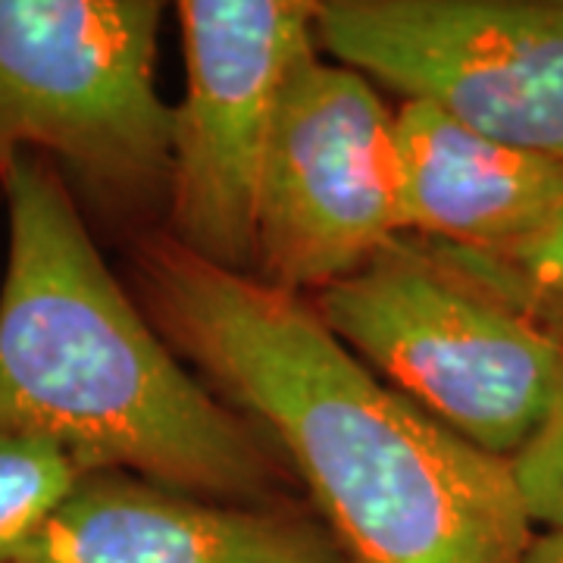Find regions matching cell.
Masks as SVG:
<instances>
[{
    "instance_id": "obj_3",
    "label": "cell",
    "mask_w": 563,
    "mask_h": 563,
    "mask_svg": "<svg viewBox=\"0 0 563 563\" xmlns=\"http://www.w3.org/2000/svg\"><path fill=\"white\" fill-rule=\"evenodd\" d=\"M161 20L151 0H0V185L22 157H41L107 222L166 201Z\"/></svg>"
},
{
    "instance_id": "obj_12",
    "label": "cell",
    "mask_w": 563,
    "mask_h": 563,
    "mask_svg": "<svg viewBox=\"0 0 563 563\" xmlns=\"http://www.w3.org/2000/svg\"><path fill=\"white\" fill-rule=\"evenodd\" d=\"M514 473L532 523L563 532V391L539 435L514 457Z\"/></svg>"
},
{
    "instance_id": "obj_1",
    "label": "cell",
    "mask_w": 563,
    "mask_h": 563,
    "mask_svg": "<svg viewBox=\"0 0 563 563\" xmlns=\"http://www.w3.org/2000/svg\"><path fill=\"white\" fill-rule=\"evenodd\" d=\"M129 269L154 329L273 432L354 563H529L514 461L379 383L301 295L161 232L132 242Z\"/></svg>"
},
{
    "instance_id": "obj_7",
    "label": "cell",
    "mask_w": 563,
    "mask_h": 563,
    "mask_svg": "<svg viewBox=\"0 0 563 563\" xmlns=\"http://www.w3.org/2000/svg\"><path fill=\"white\" fill-rule=\"evenodd\" d=\"M398 235V113L366 76L317 51L282 95L263 169L254 276L288 295H320Z\"/></svg>"
},
{
    "instance_id": "obj_8",
    "label": "cell",
    "mask_w": 563,
    "mask_h": 563,
    "mask_svg": "<svg viewBox=\"0 0 563 563\" xmlns=\"http://www.w3.org/2000/svg\"><path fill=\"white\" fill-rule=\"evenodd\" d=\"M16 563H354L295 504H229L120 470L85 473Z\"/></svg>"
},
{
    "instance_id": "obj_10",
    "label": "cell",
    "mask_w": 563,
    "mask_h": 563,
    "mask_svg": "<svg viewBox=\"0 0 563 563\" xmlns=\"http://www.w3.org/2000/svg\"><path fill=\"white\" fill-rule=\"evenodd\" d=\"M422 244L454 276L563 344V207L514 242L492 247Z\"/></svg>"
},
{
    "instance_id": "obj_2",
    "label": "cell",
    "mask_w": 563,
    "mask_h": 563,
    "mask_svg": "<svg viewBox=\"0 0 563 563\" xmlns=\"http://www.w3.org/2000/svg\"><path fill=\"white\" fill-rule=\"evenodd\" d=\"M0 198V432L57 444L85 473L120 470L210 501H285L279 457L169 354L57 166L22 157Z\"/></svg>"
},
{
    "instance_id": "obj_13",
    "label": "cell",
    "mask_w": 563,
    "mask_h": 563,
    "mask_svg": "<svg viewBox=\"0 0 563 563\" xmlns=\"http://www.w3.org/2000/svg\"><path fill=\"white\" fill-rule=\"evenodd\" d=\"M529 563H563V532H544L529 551Z\"/></svg>"
},
{
    "instance_id": "obj_4",
    "label": "cell",
    "mask_w": 563,
    "mask_h": 563,
    "mask_svg": "<svg viewBox=\"0 0 563 563\" xmlns=\"http://www.w3.org/2000/svg\"><path fill=\"white\" fill-rule=\"evenodd\" d=\"M313 310L451 432L514 461L563 391V344L398 235Z\"/></svg>"
},
{
    "instance_id": "obj_11",
    "label": "cell",
    "mask_w": 563,
    "mask_h": 563,
    "mask_svg": "<svg viewBox=\"0 0 563 563\" xmlns=\"http://www.w3.org/2000/svg\"><path fill=\"white\" fill-rule=\"evenodd\" d=\"M85 476L57 444L0 432V563H16Z\"/></svg>"
},
{
    "instance_id": "obj_6",
    "label": "cell",
    "mask_w": 563,
    "mask_h": 563,
    "mask_svg": "<svg viewBox=\"0 0 563 563\" xmlns=\"http://www.w3.org/2000/svg\"><path fill=\"white\" fill-rule=\"evenodd\" d=\"M317 38L404 101L563 161V0H322Z\"/></svg>"
},
{
    "instance_id": "obj_5",
    "label": "cell",
    "mask_w": 563,
    "mask_h": 563,
    "mask_svg": "<svg viewBox=\"0 0 563 563\" xmlns=\"http://www.w3.org/2000/svg\"><path fill=\"white\" fill-rule=\"evenodd\" d=\"M176 10L185 98L173 110V242L254 276L266 154L285 85L320 51V3L181 0Z\"/></svg>"
},
{
    "instance_id": "obj_9",
    "label": "cell",
    "mask_w": 563,
    "mask_h": 563,
    "mask_svg": "<svg viewBox=\"0 0 563 563\" xmlns=\"http://www.w3.org/2000/svg\"><path fill=\"white\" fill-rule=\"evenodd\" d=\"M404 235L454 247L520 239L563 207V161L473 132L444 110H398Z\"/></svg>"
}]
</instances>
